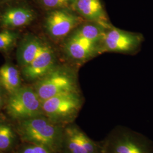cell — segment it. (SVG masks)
Instances as JSON below:
<instances>
[{"label": "cell", "mask_w": 153, "mask_h": 153, "mask_svg": "<svg viewBox=\"0 0 153 153\" xmlns=\"http://www.w3.org/2000/svg\"><path fill=\"white\" fill-rule=\"evenodd\" d=\"M103 153H153V142L146 136L117 126L100 142Z\"/></svg>", "instance_id": "7a4b0ae2"}, {"label": "cell", "mask_w": 153, "mask_h": 153, "mask_svg": "<svg viewBox=\"0 0 153 153\" xmlns=\"http://www.w3.org/2000/svg\"><path fill=\"white\" fill-rule=\"evenodd\" d=\"M85 19L71 9L52 10L45 21V28L51 37L61 39L72 33Z\"/></svg>", "instance_id": "8992f818"}, {"label": "cell", "mask_w": 153, "mask_h": 153, "mask_svg": "<svg viewBox=\"0 0 153 153\" xmlns=\"http://www.w3.org/2000/svg\"><path fill=\"white\" fill-rule=\"evenodd\" d=\"M107 29L94 23H83L73 31L83 38L100 45Z\"/></svg>", "instance_id": "9a60e30c"}, {"label": "cell", "mask_w": 153, "mask_h": 153, "mask_svg": "<svg viewBox=\"0 0 153 153\" xmlns=\"http://www.w3.org/2000/svg\"><path fill=\"white\" fill-rule=\"evenodd\" d=\"M18 34L9 30L0 33V51H6L11 48L16 43Z\"/></svg>", "instance_id": "ac0fdd59"}, {"label": "cell", "mask_w": 153, "mask_h": 153, "mask_svg": "<svg viewBox=\"0 0 153 153\" xmlns=\"http://www.w3.org/2000/svg\"><path fill=\"white\" fill-rule=\"evenodd\" d=\"M73 10L85 21L98 24L107 30L113 26L100 0H75Z\"/></svg>", "instance_id": "8fae6325"}, {"label": "cell", "mask_w": 153, "mask_h": 153, "mask_svg": "<svg viewBox=\"0 0 153 153\" xmlns=\"http://www.w3.org/2000/svg\"><path fill=\"white\" fill-rule=\"evenodd\" d=\"M33 88L42 102L62 94L79 91L75 73L56 67L38 80Z\"/></svg>", "instance_id": "277c9868"}, {"label": "cell", "mask_w": 153, "mask_h": 153, "mask_svg": "<svg viewBox=\"0 0 153 153\" xmlns=\"http://www.w3.org/2000/svg\"><path fill=\"white\" fill-rule=\"evenodd\" d=\"M16 136L11 126L0 121V151H5L13 146Z\"/></svg>", "instance_id": "2e32d148"}, {"label": "cell", "mask_w": 153, "mask_h": 153, "mask_svg": "<svg viewBox=\"0 0 153 153\" xmlns=\"http://www.w3.org/2000/svg\"><path fill=\"white\" fill-rule=\"evenodd\" d=\"M41 5L49 10L71 9L75 0H39Z\"/></svg>", "instance_id": "e0dca14e"}, {"label": "cell", "mask_w": 153, "mask_h": 153, "mask_svg": "<svg viewBox=\"0 0 153 153\" xmlns=\"http://www.w3.org/2000/svg\"><path fill=\"white\" fill-rule=\"evenodd\" d=\"M66 55L77 61H85L100 53V45L83 38L73 31L66 40Z\"/></svg>", "instance_id": "30bf717a"}, {"label": "cell", "mask_w": 153, "mask_h": 153, "mask_svg": "<svg viewBox=\"0 0 153 153\" xmlns=\"http://www.w3.org/2000/svg\"><path fill=\"white\" fill-rule=\"evenodd\" d=\"M64 126L42 115L18 121L17 130L24 142L44 146L54 153H61Z\"/></svg>", "instance_id": "6da1fadb"}, {"label": "cell", "mask_w": 153, "mask_h": 153, "mask_svg": "<svg viewBox=\"0 0 153 153\" xmlns=\"http://www.w3.org/2000/svg\"><path fill=\"white\" fill-rule=\"evenodd\" d=\"M61 153H103L100 142H97L74 123L64 126Z\"/></svg>", "instance_id": "52a82bcc"}, {"label": "cell", "mask_w": 153, "mask_h": 153, "mask_svg": "<svg viewBox=\"0 0 153 153\" xmlns=\"http://www.w3.org/2000/svg\"><path fill=\"white\" fill-rule=\"evenodd\" d=\"M1 86L0 85V109L2 107V104H3V98H2V92H1Z\"/></svg>", "instance_id": "ffe728a7"}, {"label": "cell", "mask_w": 153, "mask_h": 153, "mask_svg": "<svg viewBox=\"0 0 153 153\" xmlns=\"http://www.w3.org/2000/svg\"><path fill=\"white\" fill-rule=\"evenodd\" d=\"M35 14L31 10L23 7H14L2 15L1 23L7 28H16L27 25L34 19Z\"/></svg>", "instance_id": "4fadbf2b"}, {"label": "cell", "mask_w": 153, "mask_h": 153, "mask_svg": "<svg viewBox=\"0 0 153 153\" xmlns=\"http://www.w3.org/2000/svg\"><path fill=\"white\" fill-rule=\"evenodd\" d=\"M19 153H54L44 146L28 143L21 149Z\"/></svg>", "instance_id": "d6986e66"}, {"label": "cell", "mask_w": 153, "mask_h": 153, "mask_svg": "<svg viewBox=\"0 0 153 153\" xmlns=\"http://www.w3.org/2000/svg\"><path fill=\"white\" fill-rule=\"evenodd\" d=\"M83 99L79 91L62 94L42 102L46 117L62 126L74 123L82 108Z\"/></svg>", "instance_id": "3957f363"}, {"label": "cell", "mask_w": 153, "mask_h": 153, "mask_svg": "<svg viewBox=\"0 0 153 153\" xmlns=\"http://www.w3.org/2000/svg\"><path fill=\"white\" fill-rule=\"evenodd\" d=\"M0 85L9 94L21 88V76L18 70L10 64L2 66L0 68Z\"/></svg>", "instance_id": "5bb4252c"}, {"label": "cell", "mask_w": 153, "mask_h": 153, "mask_svg": "<svg viewBox=\"0 0 153 153\" xmlns=\"http://www.w3.org/2000/svg\"><path fill=\"white\" fill-rule=\"evenodd\" d=\"M44 43L36 36H26L21 43L16 51L18 63L23 67L27 65L38 55Z\"/></svg>", "instance_id": "7c38bea8"}, {"label": "cell", "mask_w": 153, "mask_h": 153, "mask_svg": "<svg viewBox=\"0 0 153 153\" xmlns=\"http://www.w3.org/2000/svg\"><path fill=\"white\" fill-rule=\"evenodd\" d=\"M54 51L44 43L38 55L27 65L23 67L22 73L27 81H38L55 67Z\"/></svg>", "instance_id": "9c48e42d"}, {"label": "cell", "mask_w": 153, "mask_h": 153, "mask_svg": "<svg viewBox=\"0 0 153 153\" xmlns=\"http://www.w3.org/2000/svg\"><path fill=\"white\" fill-rule=\"evenodd\" d=\"M9 95L6 110L11 118L21 121L44 115L43 102L33 88L21 86Z\"/></svg>", "instance_id": "5b68a950"}, {"label": "cell", "mask_w": 153, "mask_h": 153, "mask_svg": "<svg viewBox=\"0 0 153 153\" xmlns=\"http://www.w3.org/2000/svg\"><path fill=\"white\" fill-rule=\"evenodd\" d=\"M143 39L140 33L127 32L112 26L105 31L100 44V52H133L140 47Z\"/></svg>", "instance_id": "ba28073f"}]
</instances>
